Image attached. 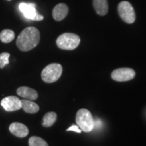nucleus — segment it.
<instances>
[{"label": "nucleus", "instance_id": "11", "mask_svg": "<svg viewBox=\"0 0 146 146\" xmlns=\"http://www.w3.org/2000/svg\"><path fill=\"white\" fill-rule=\"evenodd\" d=\"M16 92H17L18 96L22 97L23 98L32 100V101L37 99L38 96H39L37 91L28 87H19V88H18Z\"/></svg>", "mask_w": 146, "mask_h": 146}, {"label": "nucleus", "instance_id": "9", "mask_svg": "<svg viewBox=\"0 0 146 146\" xmlns=\"http://www.w3.org/2000/svg\"><path fill=\"white\" fill-rule=\"evenodd\" d=\"M10 133L19 138H24L29 135V129L26 125L20 123H13L9 127Z\"/></svg>", "mask_w": 146, "mask_h": 146}, {"label": "nucleus", "instance_id": "13", "mask_svg": "<svg viewBox=\"0 0 146 146\" xmlns=\"http://www.w3.org/2000/svg\"><path fill=\"white\" fill-rule=\"evenodd\" d=\"M22 108L25 112L29 114H35L39 110V106L32 100H22Z\"/></svg>", "mask_w": 146, "mask_h": 146}, {"label": "nucleus", "instance_id": "1", "mask_svg": "<svg viewBox=\"0 0 146 146\" xmlns=\"http://www.w3.org/2000/svg\"><path fill=\"white\" fill-rule=\"evenodd\" d=\"M40 41L39 31L35 27L25 29L18 35L16 45L22 52H29L36 47Z\"/></svg>", "mask_w": 146, "mask_h": 146}, {"label": "nucleus", "instance_id": "17", "mask_svg": "<svg viewBox=\"0 0 146 146\" xmlns=\"http://www.w3.org/2000/svg\"><path fill=\"white\" fill-rule=\"evenodd\" d=\"M9 53H1L0 54V68H3L7 64H9V58H10Z\"/></svg>", "mask_w": 146, "mask_h": 146}, {"label": "nucleus", "instance_id": "2", "mask_svg": "<svg viewBox=\"0 0 146 146\" xmlns=\"http://www.w3.org/2000/svg\"><path fill=\"white\" fill-rule=\"evenodd\" d=\"M76 123L81 131L85 133L91 132L95 127V122L92 114L88 110L80 109L76 113Z\"/></svg>", "mask_w": 146, "mask_h": 146}, {"label": "nucleus", "instance_id": "14", "mask_svg": "<svg viewBox=\"0 0 146 146\" xmlns=\"http://www.w3.org/2000/svg\"><path fill=\"white\" fill-rule=\"evenodd\" d=\"M56 120H57V114L56 112H47L43 116L42 125L44 127H50L56 123Z\"/></svg>", "mask_w": 146, "mask_h": 146}, {"label": "nucleus", "instance_id": "7", "mask_svg": "<svg viewBox=\"0 0 146 146\" xmlns=\"http://www.w3.org/2000/svg\"><path fill=\"white\" fill-rule=\"evenodd\" d=\"M135 72L130 68H120L114 70L112 73V78L118 82L131 81L135 76Z\"/></svg>", "mask_w": 146, "mask_h": 146}, {"label": "nucleus", "instance_id": "8", "mask_svg": "<svg viewBox=\"0 0 146 146\" xmlns=\"http://www.w3.org/2000/svg\"><path fill=\"white\" fill-rule=\"evenodd\" d=\"M1 105L7 112H14L22 108L21 100L16 96H8L3 98Z\"/></svg>", "mask_w": 146, "mask_h": 146}, {"label": "nucleus", "instance_id": "10", "mask_svg": "<svg viewBox=\"0 0 146 146\" xmlns=\"http://www.w3.org/2000/svg\"><path fill=\"white\" fill-rule=\"evenodd\" d=\"M68 7L65 3H59L54 7L52 12L53 18L55 21H61L68 15Z\"/></svg>", "mask_w": 146, "mask_h": 146}, {"label": "nucleus", "instance_id": "5", "mask_svg": "<svg viewBox=\"0 0 146 146\" xmlns=\"http://www.w3.org/2000/svg\"><path fill=\"white\" fill-rule=\"evenodd\" d=\"M118 12L120 18L127 24H133L135 21L136 15L133 5L129 1L120 2L118 6Z\"/></svg>", "mask_w": 146, "mask_h": 146}, {"label": "nucleus", "instance_id": "4", "mask_svg": "<svg viewBox=\"0 0 146 146\" xmlns=\"http://www.w3.org/2000/svg\"><path fill=\"white\" fill-rule=\"evenodd\" d=\"M62 74V66L57 63L47 65L42 70L41 78L45 83H52L57 81Z\"/></svg>", "mask_w": 146, "mask_h": 146}, {"label": "nucleus", "instance_id": "16", "mask_svg": "<svg viewBox=\"0 0 146 146\" xmlns=\"http://www.w3.org/2000/svg\"><path fill=\"white\" fill-rule=\"evenodd\" d=\"M29 146H49L48 144L43 139L39 137H31L29 140Z\"/></svg>", "mask_w": 146, "mask_h": 146}, {"label": "nucleus", "instance_id": "6", "mask_svg": "<svg viewBox=\"0 0 146 146\" xmlns=\"http://www.w3.org/2000/svg\"><path fill=\"white\" fill-rule=\"evenodd\" d=\"M19 9L21 12L27 18L33 21H40L43 20V16L41 15L36 12L35 5L33 3H21L19 5Z\"/></svg>", "mask_w": 146, "mask_h": 146}, {"label": "nucleus", "instance_id": "18", "mask_svg": "<svg viewBox=\"0 0 146 146\" xmlns=\"http://www.w3.org/2000/svg\"><path fill=\"white\" fill-rule=\"evenodd\" d=\"M67 131H74L76 133H81L82 131L80 129V128L77 125H72L67 129Z\"/></svg>", "mask_w": 146, "mask_h": 146}, {"label": "nucleus", "instance_id": "19", "mask_svg": "<svg viewBox=\"0 0 146 146\" xmlns=\"http://www.w3.org/2000/svg\"><path fill=\"white\" fill-rule=\"evenodd\" d=\"M8 1H10V0H8Z\"/></svg>", "mask_w": 146, "mask_h": 146}, {"label": "nucleus", "instance_id": "3", "mask_svg": "<svg viewBox=\"0 0 146 146\" xmlns=\"http://www.w3.org/2000/svg\"><path fill=\"white\" fill-rule=\"evenodd\" d=\"M79 36L71 33H65L58 36L56 41L57 46L64 50H74L80 44Z\"/></svg>", "mask_w": 146, "mask_h": 146}, {"label": "nucleus", "instance_id": "12", "mask_svg": "<svg viewBox=\"0 0 146 146\" xmlns=\"http://www.w3.org/2000/svg\"><path fill=\"white\" fill-rule=\"evenodd\" d=\"M94 7L97 14L104 16L108 12V3L107 0H94Z\"/></svg>", "mask_w": 146, "mask_h": 146}, {"label": "nucleus", "instance_id": "15", "mask_svg": "<svg viewBox=\"0 0 146 146\" xmlns=\"http://www.w3.org/2000/svg\"><path fill=\"white\" fill-rule=\"evenodd\" d=\"M14 37H15L14 32L10 29H5L0 33V40L3 43H10L14 39Z\"/></svg>", "mask_w": 146, "mask_h": 146}]
</instances>
